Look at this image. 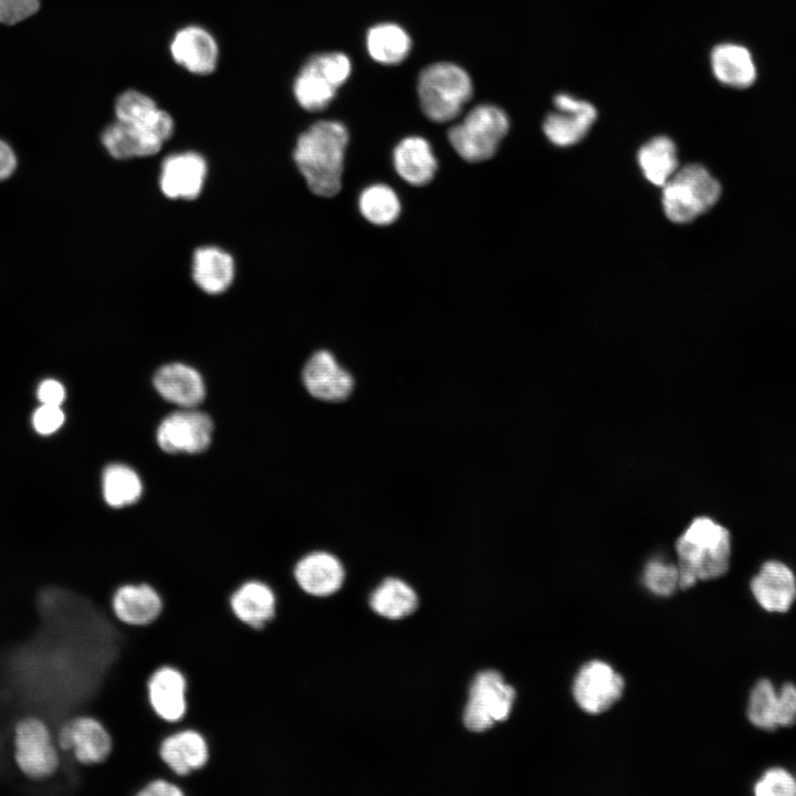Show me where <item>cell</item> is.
Segmentation results:
<instances>
[{"label":"cell","instance_id":"obj_1","mask_svg":"<svg viewBox=\"0 0 796 796\" xmlns=\"http://www.w3.org/2000/svg\"><path fill=\"white\" fill-rule=\"evenodd\" d=\"M347 144L348 132L336 121H318L298 136L293 158L315 195L333 197L341 190Z\"/></svg>","mask_w":796,"mask_h":796},{"label":"cell","instance_id":"obj_2","mask_svg":"<svg viewBox=\"0 0 796 796\" xmlns=\"http://www.w3.org/2000/svg\"><path fill=\"white\" fill-rule=\"evenodd\" d=\"M679 588L688 589L699 580L723 576L730 567V531L710 516H698L675 542Z\"/></svg>","mask_w":796,"mask_h":796},{"label":"cell","instance_id":"obj_3","mask_svg":"<svg viewBox=\"0 0 796 796\" xmlns=\"http://www.w3.org/2000/svg\"><path fill=\"white\" fill-rule=\"evenodd\" d=\"M721 193V184L708 168L688 164L662 186V208L670 221L689 223L714 207Z\"/></svg>","mask_w":796,"mask_h":796},{"label":"cell","instance_id":"obj_4","mask_svg":"<svg viewBox=\"0 0 796 796\" xmlns=\"http://www.w3.org/2000/svg\"><path fill=\"white\" fill-rule=\"evenodd\" d=\"M469 74L459 65L439 62L427 66L418 78L420 106L437 123L455 118L472 95Z\"/></svg>","mask_w":796,"mask_h":796},{"label":"cell","instance_id":"obj_5","mask_svg":"<svg viewBox=\"0 0 796 796\" xmlns=\"http://www.w3.org/2000/svg\"><path fill=\"white\" fill-rule=\"evenodd\" d=\"M510 128L506 113L499 106L481 104L449 129L448 138L457 154L469 163L490 159Z\"/></svg>","mask_w":796,"mask_h":796},{"label":"cell","instance_id":"obj_6","mask_svg":"<svg viewBox=\"0 0 796 796\" xmlns=\"http://www.w3.org/2000/svg\"><path fill=\"white\" fill-rule=\"evenodd\" d=\"M352 71L347 55L339 52L311 56L293 83V94L301 107L310 112L325 108Z\"/></svg>","mask_w":796,"mask_h":796},{"label":"cell","instance_id":"obj_7","mask_svg":"<svg viewBox=\"0 0 796 796\" xmlns=\"http://www.w3.org/2000/svg\"><path fill=\"white\" fill-rule=\"evenodd\" d=\"M12 740L14 762L25 777L44 779L60 769V750L51 729L42 719H20L14 725Z\"/></svg>","mask_w":796,"mask_h":796},{"label":"cell","instance_id":"obj_8","mask_svg":"<svg viewBox=\"0 0 796 796\" xmlns=\"http://www.w3.org/2000/svg\"><path fill=\"white\" fill-rule=\"evenodd\" d=\"M515 699V690L493 670L479 673L470 689L463 723L469 731L484 732L505 721Z\"/></svg>","mask_w":796,"mask_h":796},{"label":"cell","instance_id":"obj_9","mask_svg":"<svg viewBox=\"0 0 796 796\" xmlns=\"http://www.w3.org/2000/svg\"><path fill=\"white\" fill-rule=\"evenodd\" d=\"M54 739L59 750L83 767L104 763L114 747L107 726L90 714H78L65 720L57 726Z\"/></svg>","mask_w":796,"mask_h":796},{"label":"cell","instance_id":"obj_10","mask_svg":"<svg viewBox=\"0 0 796 796\" xmlns=\"http://www.w3.org/2000/svg\"><path fill=\"white\" fill-rule=\"evenodd\" d=\"M148 705L156 718L174 731L188 713V680L181 669L161 664L146 682Z\"/></svg>","mask_w":796,"mask_h":796},{"label":"cell","instance_id":"obj_11","mask_svg":"<svg viewBox=\"0 0 796 796\" xmlns=\"http://www.w3.org/2000/svg\"><path fill=\"white\" fill-rule=\"evenodd\" d=\"M553 102L555 111L546 115L542 125L547 139L558 147L582 142L597 118L596 107L568 93H558Z\"/></svg>","mask_w":796,"mask_h":796},{"label":"cell","instance_id":"obj_12","mask_svg":"<svg viewBox=\"0 0 796 796\" xmlns=\"http://www.w3.org/2000/svg\"><path fill=\"white\" fill-rule=\"evenodd\" d=\"M211 418L199 410L184 408L167 415L158 426L156 439L166 452L197 453L211 442Z\"/></svg>","mask_w":796,"mask_h":796},{"label":"cell","instance_id":"obj_13","mask_svg":"<svg viewBox=\"0 0 796 796\" xmlns=\"http://www.w3.org/2000/svg\"><path fill=\"white\" fill-rule=\"evenodd\" d=\"M158 756L175 781L205 768L210 760L207 737L195 727H178L159 742Z\"/></svg>","mask_w":796,"mask_h":796},{"label":"cell","instance_id":"obj_14","mask_svg":"<svg viewBox=\"0 0 796 796\" xmlns=\"http://www.w3.org/2000/svg\"><path fill=\"white\" fill-rule=\"evenodd\" d=\"M625 681L606 662L594 660L584 664L574 681L573 694L587 713L599 714L611 708L622 695Z\"/></svg>","mask_w":796,"mask_h":796},{"label":"cell","instance_id":"obj_15","mask_svg":"<svg viewBox=\"0 0 796 796\" xmlns=\"http://www.w3.org/2000/svg\"><path fill=\"white\" fill-rule=\"evenodd\" d=\"M208 174L205 157L192 150L167 156L159 171L161 192L172 200H193L202 191Z\"/></svg>","mask_w":796,"mask_h":796},{"label":"cell","instance_id":"obj_16","mask_svg":"<svg viewBox=\"0 0 796 796\" xmlns=\"http://www.w3.org/2000/svg\"><path fill=\"white\" fill-rule=\"evenodd\" d=\"M115 619L127 627L153 625L161 616L164 600L158 589L147 582L118 585L111 598Z\"/></svg>","mask_w":796,"mask_h":796},{"label":"cell","instance_id":"obj_17","mask_svg":"<svg viewBox=\"0 0 796 796\" xmlns=\"http://www.w3.org/2000/svg\"><path fill=\"white\" fill-rule=\"evenodd\" d=\"M302 380L311 396L328 402L345 400L354 389L353 376L326 349L317 350L308 358Z\"/></svg>","mask_w":796,"mask_h":796},{"label":"cell","instance_id":"obj_18","mask_svg":"<svg viewBox=\"0 0 796 796\" xmlns=\"http://www.w3.org/2000/svg\"><path fill=\"white\" fill-rule=\"evenodd\" d=\"M229 608L240 624L260 631L276 617V594L264 580L249 578L232 590L229 596Z\"/></svg>","mask_w":796,"mask_h":796},{"label":"cell","instance_id":"obj_19","mask_svg":"<svg viewBox=\"0 0 796 796\" xmlns=\"http://www.w3.org/2000/svg\"><path fill=\"white\" fill-rule=\"evenodd\" d=\"M169 51L178 65L196 75L212 73L219 62L217 40L207 29L196 24L177 30L170 41Z\"/></svg>","mask_w":796,"mask_h":796},{"label":"cell","instance_id":"obj_20","mask_svg":"<svg viewBox=\"0 0 796 796\" xmlns=\"http://www.w3.org/2000/svg\"><path fill=\"white\" fill-rule=\"evenodd\" d=\"M116 121L149 130L164 144L175 132L171 115L159 108L147 94L127 90L117 96L114 105Z\"/></svg>","mask_w":796,"mask_h":796},{"label":"cell","instance_id":"obj_21","mask_svg":"<svg viewBox=\"0 0 796 796\" xmlns=\"http://www.w3.org/2000/svg\"><path fill=\"white\" fill-rule=\"evenodd\" d=\"M756 601L767 611L784 612L796 598V578L783 562L766 561L751 580Z\"/></svg>","mask_w":796,"mask_h":796},{"label":"cell","instance_id":"obj_22","mask_svg":"<svg viewBox=\"0 0 796 796\" xmlns=\"http://www.w3.org/2000/svg\"><path fill=\"white\" fill-rule=\"evenodd\" d=\"M293 575L303 591L312 596L325 597L342 587L345 570L334 555L327 552H313L298 559Z\"/></svg>","mask_w":796,"mask_h":796},{"label":"cell","instance_id":"obj_23","mask_svg":"<svg viewBox=\"0 0 796 796\" xmlns=\"http://www.w3.org/2000/svg\"><path fill=\"white\" fill-rule=\"evenodd\" d=\"M157 392L167 401L182 408L199 405L206 395L205 381L193 367L182 363L161 366L154 375Z\"/></svg>","mask_w":796,"mask_h":796},{"label":"cell","instance_id":"obj_24","mask_svg":"<svg viewBox=\"0 0 796 796\" xmlns=\"http://www.w3.org/2000/svg\"><path fill=\"white\" fill-rule=\"evenodd\" d=\"M235 275L232 255L216 245H202L195 250L191 261V276L205 293L217 295L226 292Z\"/></svg>","mask_w":796,"mask_h":796},{"label":"cell","instance_id":"obj_25","mask_svg":"<svg viewBox=\"0 0 796 796\" xmlns=\"http://www.w3.org/2000/svg\"><path fill=\"white\" fill-rule=\"evenodd\" d=\"M710 65L714 77L732 88H747L756 80L757 70L752 53L742 44L723 42L710 53Z\"/></svg>","mask_w":796,"mask_h":796},{"label":"cell","instance_id":"obj_26","mask_svg":"<svg viewBox=\"0 0 796 796\" xmlns=\"http://www.w3.org/2000/svg\"><path fill=\"white\" fill-rule=\"evenodd\" d=\"M392 163L399 177L412 186L430 182L438 168L431 145L420 136L401 139L394 148Z\"/></svg>","mask_w":796,"mask_h":796},{"label":"cell","instance_id":"obj_27","mask_svg":"<svg viewBox=\"0 0 796 796\" xmlns=\"http://www.w3.org/2000/svg\"><path fill=\"white\" fill-rule=\"evenodd\" d=\"M101 142L113 158L122 160L155 155L164 145L147 129L116 119L103 129Z\"/></svg>","mask_w":796,"mask_h":796},{"label":"cell","instance_id":"obj_28","mask_svg":"<svg viewBox=\"0 0 796 796\" xmlns=\"http://www.w3.org/2000/svg\"><path fill=\"white\" fill-rule=\"evenodd\" d=\"M637 160L643 177L658 187H662L679 168L677 146L664 135L646 142L638 150Z\"/></svg>","mask_w":796,"mask_h":796},{"label":"cell","instance_id":"obj_29","mask_svg":"<svg viewBox=\"0 0 796 796\" xmlns=\"http://www.w3.org/2000/svg\"><path fill=\"white\" fill-rule=\"evenodd\" d=\"M369 55L383 64L402 62L411 46L408 33L398 24L380 23L370 28L366 35Z\"/></svg>","mask_w":796,"mask_h":796},{"label":"cell","instance_id":"obj_30","mask_svg":"<svg viewBox=\"0 0 796 796\" xmlns=\"http://www.w3.org/2000/svg\"><path fill=\"white\" fill-rule=\"evenodd\" d=\"M371 609L389 619H400L411 615L418 598L415 590L398 578H387L371 594Z\"/></svg>","mask_w":796,"mask_h":796},{"label":"cell","instance_id":"obj_31","mask_svg":"<svg viewBox=\"0 0 796 796\" xmlns=\"http://www.w3.org/2000/svg\"><path fill=\"white\" fill-rule=\"evenodd\" d=\"M102 492L109 506L119 509L139 500L143 493V483L137 472L130 467L112 463L103 471Z\"/></svg>","mask_w":796,"mask_h":796},{"label":"cell","instance_id":"obj_32","mask_svg":"<svg viewBox=\"0 0 796 796\" xmlns=\"http://www.w3.org/2000/svg\"><path fill=\"white\" fill-rule=\"evenodd\" d=\"M362 216L373 224L388 226L400 214V200L396 191L384 184L366 187L358 198Z\"/></svg>","mask_w":796,"mask_h":796},{"label":"cell","instance_id":"obj_33","mask_svg":"<svg viewBox=\"0 0 796 796\" xmlns=\"http://www.w3.org/2000/svg\"><path fill=\"white\" fill-rule=\"evenodd\" d=\"M778 693L769 680H760L753 688L747 716L753 725L762 730H774L777 725Z\"/></svg>","mask_w":796,"mask_h":796},{"label":"cell","instance_id":"obj_34","mask_svg":"<svg viewBox=\"0 0 796 796\" xmlns=\"http://www.w3.org/2000/svg\"><path fill=\"white\" fill-rule=\"evenodd\" d=\"M679 569L677 564L662 558L650 559L643 570V584L658 596H671L679 588Z\"/></svg>","mask_w":796,"mask_h":796},{"label":"cell","instance_id":"obj_35","mask_svg":"<svg viewBox=\"0 0 796 796\" xmlns=\"http://www.w3.org/2000/svg\"><path fill=\"white\" fill-rule=\"evenodd\" d=\"M757 796H794L796 781L784 768L775 767L765 772L754 787Z\"/></svg>","mask_w":796,"mask_h":796},{"label":"cell","instance_id":"obj_36","mask_svg":"<svg viewBox=\"0 0 796 796\" xmlns=\"http://www.w3.org/2000/svg\"><path fill=\"white\" fill-rule=\"evenodd\" d=\"M41 9L42 0H0V25H20L38 15Z\"/></svg>","mask_w":796,"mask_h":796},{"label":"cell","instance_id":"obj_37","mask_svg":"<svg viewBox=\"0 0 796 796\" xmlns=\"http://www.w3.org/2000/svg\"><path fill=\"white\" fill-rule=\"evenodd\" d=\"M64 418L61 406L41 405L32 416V425L40 434H51L62 427Z\"/></svg>","mask_w":796,"mask_h":796},{"label":"cell","instance_id":"obj_38","mask_svg":"<svg viewBox=\"0 0 796 796\" xmlns=\"http://www.w3.org/2000/svg\"><path fill=\"white\" fill-rule=\"evenodd\" d=\"M135 796H186V793L177 781L157 776L144 784Z\"/></svg>","mask_w":796,"mask_h":796},{"label":"cell","instance_id":"obj_39","mask_svg":"<svg viewBox=\"0 0 796 796\" xmlns=\"http://www.w3.org/2000/svg\"><path fill=\"white\" fill-rule=\"evenodd\" d=\"M796 722V687L786 683L778 693L777 725L790 726Z\"/></svg>","mask_w":796,"mask_h":796},{"label":"cell","instance_id":"obj_40","mask_svg":"<svg viewBox=\"0 0 796 796\" xmlns=\"http://www.w3.org/2000/svg\"><path fill=\"white\" fill-rule=\"evenodd\" d=\"M41 405L61 406L65 399L64 386L55 379L43 380L38 388Z\"/></svg>","mask_w":796,"mask_h":796},{"label":"cell","instance_id":"obj_41","mask_svg":"<svg viewBox=\"0 0 796 796\" xmlns=\"http://www.w3.org/2000/svg\"><path fill=\"white\" fill-rule=\"evenodd\" d=\"M18 158L13 148L0 138V181L8 179L15 170Z\"/></svg>","mask_w":796,"mask_h":796}]
</instances>
